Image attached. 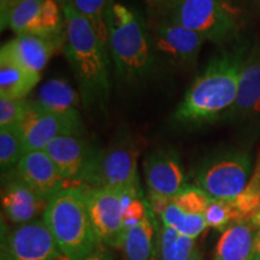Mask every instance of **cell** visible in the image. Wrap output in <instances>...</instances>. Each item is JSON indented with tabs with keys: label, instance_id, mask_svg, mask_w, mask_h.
<instances>
[{
	"label": "cell",
	"instance_id": "obj_1",
	"mask_svg": "<svg viewBox=\"0 0 260 260\" xmlns=\"http://www.w3.org/2000/svg\"><path fill=\"white\" fill-rule=\"evenodd\" d=\"M246 53L239 47L212 58L175 111L176 122L200 125L224 118L236 102Z\"/></svg>",
	"mask_w": 260,
	"mask_h": 260
},
{
	"label": "cell",
	"instance_id": "obj_2",
	"mask_svg": "<svg viewBox=\"0 0 260 260\" xmlns=\"http://www.w3.org/2000/svg\"><path fill=\"white\" fill-rule=\"evenodd\" d=\"M63 50L73 69L84 105L104 107L111 92L109 77V50L92 25L74 6L64 5Z\"/></svg>",
	"mask_w": 260,
	"mask_h": 260
},
{
	"label": "cell",
	"instance_id": "obj_3",
	"mask_svg": "<svg viewBox=\"0 0 260 260\" xmlns=\"http://www.w3.org/2000/svg\"><path fill=\"white\" fill-rule=\"evenodd\" d=\"M109 51L118 77L134 83L153 71L155 52L152 35L135 10L112 3L106 16Z\"/></svg>",
	"mask_w": 260,
	"mask_h": 260
},
{
	"label": "cell",
	"instance_id": "obj_4",
	"mask_svg": "<svg viewBox=\"0 0 260 260\" xmlns=\"http://www.w3.org/2000/svg\"><path fill=\"white\" fill-rule=\"evenodd\" d=\"M42 219L70 260H84L100 243L90 222L83 186H69L53 195Z\"/></svg>",
	"mask_w": 260,
	"mask_h": 260
},
{
	"label": "cell",
	"instance_id": "obj_5",
	"mask_svg": "<svg viewBox=\"0 0 260 260\" xmlns=\"http://www.w3.org/2000/svg\"><path fill=\"white\" fill-rule=\"evenodd\" d=\"M138 157V148L128 136H122L105 148L95 149L81 186L112 188L140 195Z\"/></svg>",
	"mask_w": 260,
	"mask_h": 260
},
{
	"label": "cell",
	"instance_id": "obj_6",
	"mask_svg": "<svg viewBox=\"0 0 260 260\" xmlns=\"http://www.w3.org/2000/svg\"><path fill=\"white\" fill-rule=\"evenodd\" d=\"M167 18L217 45L229 41L237 31L236 15L225 0H180Z\"/></svg>",
	"mask_w": 260,
	"mask_h": 260
},
{
	"label": "cell",
	"instance_id": "obj_7",
	"mask_svg": "<svg viewBox=\"0 0 260 260\" xmlns=\"http://www.w3.org/2000/svg\"><path fill=\"white\" fill-rule=\"evenodd\" d=\"M251 157L243 151H226L209 157L197 170V187L211 199L234 201L248 186Z\"/></svg>",
	"mask_w": 260,
	"mask_h": 260
},
{
	"label": "cell",
	"instance_id": "obj_8",
	"mask_svg": "<svg viewBox=\"0 0 260 260\" xmlns=\"http://www.w3.org/2000/svg\"><path fill=\"white\" fill-rule=\"evenodd\" d=\"M90 222L100 243L110 248H122L128 228L124 211L130 198L128 194L112 188H90L83 186Z\"/></svg>",
	"mask_w": 260,
	"mask_h": 260
},
{
	"label": "cell",
	"instance_id": "obj_9",
	"mask_svg": "<svg viewBox=\"0 0 260 260\" xmlns=\"http://www.w3.org/2000/svg\"><path fill=\"white\" fill-rule=\"evenodd\" d=\"M0 260H70L44 219L21 224L2 236Z\"/></svg>",
	"mask_w": 260,
	"mask_h": 260
},
{
	"label": "cell",
	"instance_id": "obj_10",
	"mask_svg": "<svg viewBox=\"0 0 260 260\" xmlns=\"http://www.w3.org/2000/svg\"><path fill=\"white\" fill-rule=\"evenodd\" d=\"M21 134L23 140L24 153L44 151L52 141L65 135L82 136L81 116H61L47 112L34 102L22 119Z\"/></svg>",
	"mask_w": 260,
	"mask_h": 260
},
{
	"label": "cell",
	"instance_id": "obj_11",
	"mask_svg": "<svg viewBox=\"0 0 260 260\" xmlns=\"http://www.w3.org/2000/svg\"><path fill=\"white\" fill-rule=\"evenodd\" d=\"M142 167L149 195L171 199L187 186L181 158L174 149H154L146 155Z\"/></svg>",
	"mask_w": 260,
	"mask_h": 260
},
{
	"label": "cell",
	"instance_id": "obj_12",
	"mask_svg": "<svg viewBox=\"0 0 260 260\" xmlns=\"http://www.w3.org/2000/svg\"><path fill=\"white\" fill-rule=\"evenodd\" d=\"M224 119L251 124L260 123V42L247 51L236 102Z\"/></svg>",
	"mask_w": 260,
	"mask_h": 260
},
{
	"label": "cell",
	"instance_id": "obj_13",
	"mask_svg": "<svg viewBox=\"0 0 260 260\" xmlns=\"http://www.w3.org/2000/svg\"><path fill=\"white\" fill-rule=\"evenodd\" d=\"M152 41L155 53L175 63L191 65L199 57L205 39L165 17L154 27Z\"/></svg>",
	"mask_w": 260,
	"mask_h": 260
},
{
	"label": "cell",
	"instance_id": "obj_14",
	"mask_svg": "<svg viewBox=\"0 0 260 260\" xmlns=\"http://www.w3.org/2000/svg\"><path fill=\"white\" fill-rule=\"evenodd\" d=\"M16 176L47 201L64 188L69 187L52 159L45 151L24 153L15 170Z\"/></svg>",
	"mask_w": 260,
	"mask_h": 260
},
{
	"label": "cell",
	"instance_id": "obj_15",
	"mask_svg": "<svg viewBox=\"0 0 260 260\" xmlns=\"http://www.w3.org/2000/svg\"><path fill=\"white\" fill-rule=\"evenodd\" d=\"M48 201L19 180L16 174L6 175L3 184L2 206L5 216L12 223L25 224L44 216Z\"/></svg>",
	"mask_w": 260,
	"mask_h": 260
},
{
	"label": "cell",
	"instance_id": "obj_16",
	"mask_svg": "<svg viewBox=\"0 0 260 260\" xmlns=\"http://www.w3.org/2000/svg\"><path fill=\"white\" fill-rule=\"evenodd\" d=\"M56 164L68 182L81 181L95 149L90 147L80 135H65L52 141L44 149Z\"/></svg>",
	"mask_w": 260,
	"mask_h": 260
},
{
	"label": "cell",
	"instance_id": "obj_17",
	"mask_svg": "<svg viewBox=\"0 0 260 260\" xmlns=\"http://www.w3.org/2000/svg\"><path fill=\"white\" fill-rule=\"evenodd\" d=\"M60 46H63V35L40 37L34 34H21L3 45L2 50L8 52L28 70L40 74Z\"/></svg>",
	"mask_w": 260,
	"mask_h": 260
},
{
	"label": "cell",
	"instance_id": "obj_18",
	"mask_svg": "<svg viewBox=\"0 0 260 260\" xmlns=\"http://www.w3.org/2000/svg\"><path fill=\"white\" fill-rule=\"evenodd\" d=\"M259 229L252 219L236 220L224 230L213 260H255Z\"/></svg>",
	"mask_w": 260,
	"mask_h": 260
},
{
	"label": "cell",
	"instance_id": "obj_19",
	"mask_svg": "<svg viewBox=\"0 0 260 260\" xmlns=\"http://www.w3.org/2000/svg\"><path fill=\"white\" fill-rule=\"evenodd\" d=\"M40 81V74L19 64L8 52L0 51V99H24Z\"/></svg>",
	"mask_w": 260,
	"mask_h": 260
},
{
	"label": "cell",
	"instance_id": "obj_20",
	"mask_svg": "<svg viewBox=\"0 0 260 260\" xmlns=\"http://www.w3.org/2000/svg\"><path fill=\"white\" fill-rule=\"evenodd\" d=\"M151 211V209H149ZM159 235L153 219V214L148 212L141 222L128 229L124 243L122 246L124 260H157L159 248Z\"/></svg>",
	"mask_w": 260,
	"mask_h": 260
},
{
	"label": "cell",
	"instance_id": "obj_21",
	"mask_svg": "<svg viewBox=\"0 0 260 260\" xmlns=\"http://www.w3.org/2000/svg\"><path fill=\"white\" fill-rule=\"evenodd\" d=\"M34 103L45 111L61 116H77L79 96L68 81L53 79L47 81L39 90Z\"/></svg>",
	"mask_w": 260,
	"mask_h": 260
},
{
	"label": "cell",
	"instance_id": "obj_22",
	"mask_svg": "<svg viewBox=\"0 0 260 260\" xmlns=\"http://www.w3.org/2000/svg\"><path fill=\"white\" fill-rule=\"evenodd\" d=\"M164 226L171 228L181 235L197 240L207 228L204 214H188L171 201L160 214Z\"/></svg>",
	"mask_w": 260,
	"mask_h": 260
},
{
	"label": "cell",
	"instance_id": "obj_23",
	"mask_svg": "<svg viewBox=\"0 0 260 260\" xmlns=\"http://www.w3.org/2000/svg\"><path fill=\"white\" fill-rule=\"evenodd\" d=\"M23 155V140L19 125L0 126V168L3 176L14 174Z\"/></svg>",
	"mask_w": 260,
	"mask_h": 260
},
{
	"label": "cell",
	"instance_id": "obj_24",
	"mask_svg": "<svg viewBox=\"0 0 260 260\" xmlns=\"http://www.w3.org/2000/svg\"><path fill=\"white\" fill-rule=\"evenodd\" d=\"M79 14L89 22L103 45L109 50V31H107L106 16L112 0H70Z\"/></svg>",
	"mask_w": 260,
	"mask_h": 260
},
{
	"label": "cell",
	"instance_id": "obj_25",
	"mask_svg": "<svg viewBox=\"0 0 260 260\" xmlns=\"http://www.w3.org/2000/svg\"><path fill=\"white\" fill-rule=\"evenodd\" d=\"M64 29L63 9L54 0H44L37 19L28 34L40 37H61Z\"/></svg>",
	"mask_w": 260,
	"mask_h": 260
},
{
	"label": "cell",
	"instance_id": "obj_26",
	"mask_svg": "<svg viewBox=\"0 0 260 260\" xmlns=\"http://www.w3.org/2000/svg\"><path fill=\"white\" fill-rule=\"evenodd\" d=\"M194 242L195 240L162 225L160 232L161 260H187L195 247Z\"/></svg>",
	"mask_w": 260,
	"mask_h": 260
},
{
	"label": "cell",
	"instance_id": "obj_27",
	"mask_svg": "<svg viewBox=\"0 0 260 260\" xmlns=\"http://www.w3.org/2000/svg\"><path fill=\"white\" fill-rule=\"evenodd\" d=\"M211 198L203 189L195 186H186L172 197L170 201L188 214H204L211 203Z\"/></svg>",
	"mask_w": 260,
	"mask_h": 260
},
{
	"label": "cell",
	"instance_id": "obj_28",
	"mask_svg": "<svg viewBox=\"0 0 260 260\" xmlns=\"http://www.w3.org/2000/svg\"><path fill=\"white\" fill-rule=\"evenodd\" d=\"M44 0H22L10 16L9 28L16 35L28 34L37 19Z\"/></svg>",
	"mask_w": 260,
	"mask_h": 260
},
{
	"label": "cell",
	"instance_id": "obj_29",
	"mask_svg": "<svg viewBox=\"0 0 260 260\" xmlns=\"http://www.w3.org/2000/svg\"><path fill=\"white\" fill-rule=\"evenodd\" d=\"M205 220L207 228L225 230L230 224L239 220V218L233 201L212 199L205 212Z\"/></svg>",
	"mask_w": 260,
	"mask_h": 260
},
{
	"label": "cell",
	"instance_id": "obj_30",
	"mask_svg": "<svg viewBox=\"0 0 260 260\" xmlns=\"http://www.w3.org/2000/svg\"><path fill=\"white\" fill-rule=\"evenodd\" d=\"M29 100L0 99V126L19 125L30 106Z\"/></svg>",
	"mask_w": 260,
	"mask_h": 260
},
{
	"label": "cell",
	"instance_id": "obj_31",
	"mask_svg": "<svg viewBox=\"0 0 260 260\" xmlns=\"http://www.w3.org/2000/svg\"><path fill=\"white\" fill-rule=\"evenodd\" d=\"M149 212L148 206L144 203L140 197L130 198L124 211V222L126 228L134 225V224L141 222Z\"/></svg>",
	"mask_w": 260,
	"mask_h": 260
},
{
	"label": "cell",
	"instance_id": "obj_32",
	"mask_svg": "<svg viewBox=\"0 0 260 260\" xmlns=\"http://www.w3.org/2000/svg\"><path fill=\"white\" fill-rule=\"evenodd\" d=\"M22 0H0V25H2V31L9 28L10 16Z\"/></svg>",
	"mask_w": 260,
	"mask_h": 260
},
{
	"label": "cell",
	"instance_id": "obj_33",
	"mask_svg": "<svg viewBox=\"0 0 260 260\" xmlns=\"http://www.w3.org/2000/svg\"><path fill=\"white\" fill-rule=\"evenodd\" d=\"M84 260H115V258H113L112 252L110 251V247L99 243L96 248Z\"/></svg>",
	"mask_w": 260,
	"mask_h": 260
},
{
	"label": "cell",
	"instance_id": "obj_34",
	"mask_svg": "<svg viewBox=\"0 0 260 260\" xmlns=\"http://www.w3.org/2000/svg\"><path fill=\"white\" fill-rule=\"evenodd\" d=\"M148 6L151 9L155 10V11H162L168 12L177 4L180 0H146Z\"/></svg>",
	"mask_w": 260,
	"mask_h": 260
},
{
	"label": "cell",
	"instance_id": "obj_35",
	"mask_svg": "<svg viewBox=\"0 0 260 260\" xmlns=\"http://www.w3.org/2000/svg\"><path fill=\"white\" fill-rule=\"evenodd\" d=\"M187 260H203V254H201V251L197 246L194 247L193 251H191L190 255L188 256Z\"/></svg>",
	"mask_w": 260,
	"mask_h": 260
},
{
	"label": "cell",
	"instance_id": "obj_36",
	"mask_svg": "<svg viewBox=\"0 0 260 260\" xmlns=\"http://www.w3.org/2000/svg\"><path fill=\"white\" fill-rule=\"evenodd\" d=\"M251 182H253V183H255L256 186L260 187V164H259V167H258V170H256V172H255L254 177L252 178Z\"/></svg>",
	"mask_w": 260,
	"mask_h": 260
},
{
	"label": "cell",
	"instance_id": "obj_37",
	"mask_svg": "<svg viewBox=\"0 0 260 260\" xmlns=\"http://www.w3.org/2000/svg\"><path fill=\"white\" fill-rule=\"evenodd\" d=\"M54 2L58 3V4H59V5L61 6V8H63L64 5L69 4V2H70V0H54Z\"/></svg>",
	"mask_w": 260,
	"mask_h": 260
},
{
	"label": "cell",
	"instance_id": "obj_38",
	"mask_svg": "<svg viewBox=\"0 0 260 260\" xmlns=\"http://www.w3.org/2000/svg\"><path fill=\"white\" fill-rule=\"evenodd\" d=\"M226 3H230V2H245V0H225Z\"/></svg>",
	"mask_w": 260,
	"mask_h": 260
},
{
	"label": "cell",
	"instance_id": "obj_39",
	"mask_svg": "<svg viewBox=\"0 0 260 260\" xmlns=\"http://www.w3.org/2000/svg\"><path fill=\"white\" fill-rule=\"evenodd\" d=\"M255 260H260V255L256 256V259H255Z\"/></svg>",
	"mask_w": 260,
	"mask_h": 260
},
{
	"label": "cell",
	"instance_id": "obj_40",
	"mask_svg": "<svg viewBox=\"0 0 260 260\" xmlns=\"http://www.w3.org/2000/svg\"><path fill=\"white\" fill-rule=\"evenodd\" d=\"M112 2H113V0H112Z\"/></svg>",
	"mask_w": 260,
	"mask_h": 260
}]
</instances>
